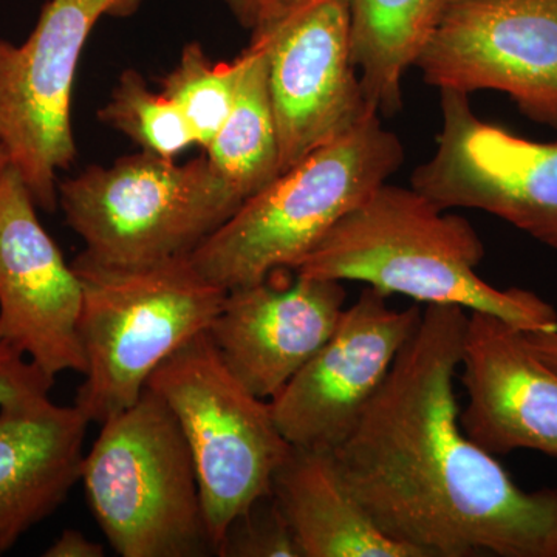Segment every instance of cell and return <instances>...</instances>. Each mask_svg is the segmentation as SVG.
I'll return each mask as SVG.
<instances>
[{
    "instance_id": "603a6c76",
    "label": "cell",
    "mask_w": 557,
    "mask_h": 557,
    "mask_svg": "<svg viewBox=\"0 0 557 557\" xmlns=\"http://www.w3.org/2000/svg\"><path fill=\"white\" fill-rule=\"evenodd\" d=\"M53 383L30 359L0 343V405L22 395L50 392Z\"/></svg>"
},
{
    "instance_id": "6da1fadb",
    "label": "cell",
    "mask_w": 557,
    "mask_h": 557,
    "mask_svg": "<svg viewBox=\"0 0 557 557\" xmlns=\"http://www.w3.org/2000/svg\"><path fill=\"white\" fill-rule=\"evenodd\" d=\"M468 317L424 306L333 456L381 531L423 557H557V490H523L461 428L454 381Z\"/></svg>"
},
{
    "instance_id": "ba28073f",
    "label": "cell",
    "mask_w": 557,
    "mask_h": 557,
    "mask_svg": "<svg viewBox=\"0 0 557 557\" xmlns=\"http://www.w3.org/2000/svg\"><path fill=\"white\" fill-rule=\"evenodd\" d=\"M145 0H50L22 46L0 39V141L36 207L53 212L58 171L76 157L72 94L91 30L131 17Z\"/></svg>"
},
{
    "instance_id": "cb8c5ba5",
    "label": "cell",
    "mask_w": 557,
    "mask_h": 557,
    "mask_svg": "<svg viewBox=\"0 0 557 557\" xmlns=\"http://www.w3.org/2000/svg\"><path fill=\"white\" fill-rule=\"evenodd\" d=\"M106 549L98 542L84 536L78 530H64L60 537L44 552L46 557H102Z\"/></svg>"
},
{
    "instance_id": "9a60e30c",
    "label": "cell",
    "mask_w": 557,
    "mask_h": 557,
    "mask_svg": "<svg viewBox=\"0 0 557 557\" xmlns=\"http://www.w3.org/2000/svg\"><path fill=\"white\" fill-rule=\"evenodd\" d=\"M460 369L468 397L460 423L472 442L494 457L534 450L557 458V372L520 330L471 311Z\"/></svg>"
},
{
    "instance_id": "ffe728a7",
    "label": "cell",
    "mask_w": 557,
    "mask_h": 557,
    "mask_svg": "<svg viewBox=\"0 0 557 557\" xmlns=\"http://www.w3.org/2000/svg\"><path fill=\"white\" fill-rule=\"evenodd\" d=\"M240 61L214 62L200 42L182 51L178 64L160 81L161 91L188 121L196 145L207 150L228 119L239 83Z\"/></svg>"
},
{
    "instance_id": "30bf717a",
    "label": "cell",
    "mask_w": 557,
    "mask_h": 557,
    "mask_svg": "<svg viewBox=\"0 0 557 557\" xmlns=\"http://www.w3.org/2000/svg\"><path fill=\"white\" fill-rule=\"evenodd\" d=\"M437 149L410 186L443 209H479L557 251V141L519 137L475 115L469 95L440 90Z\"/></svg>"
},
{
    "instance_id": "44dd1931",
    "label": "cell",
    "mask_w": 557,
    "mask_h": 557,
    "mask_svg": "<svg viewBox=\"0 0 557 557\" xmlns=\"http://www.w3.org/2000/svg\"><path fill=\"white\" fill-rule=\"evenodd\" d=\"M102 123L126 135L145 152L175 160L196 145L188 121L163 94L148 87L141 73L126 70L98 113Z\"/></svg>"
},
{
    "instance_id": "52a82bcc",
    "label": "cell",
    "mask_w": 557,
    "mask_h": 557,
    "mask_svg": "<svg viewBox=\"0 0 557 557\" xmlns=\"http://www.w3.org/2000/svg\"><path fill=\"white\" fill-rule=\"evenodd\" d=\"M146 387L163 399L188 443L215 555L230 523L271 493L292 445L269 399L237 380L208 332L178 348Z\"/></svg>"
},
{
    "instance_id": "d4e9b609",
    "label": "cell",
    "mask_w": 557,
    "mask_h": 557,
    "mask_svg": "<svg viewBox=\"0 0 557 557\" xmlns=\"http://www.w3.org/2000/svg\"><path fill=\"white\" fill-rule=\"evenodd\" d=\"M523 343L539 359L557 372V330L553 332H522Z\"/></svg>"
},
{
    "instance_id": "7a4b0ae2",
    "label": "cell",
    "mask_w": 557,
    "mask_h": 557,
    "mask_svg": "<svg viewBox=\"0 0 557 557\" xmlns=\"http://www.w3.org/2000/svg\"><path fill=\"white\" fill-rule=\"evenodd\" d=\"M483 258L485 245L467 219L412 186L386 182L339 219L295 273L493 314L520 332L557 330L555 307L536 293L487 284L478 273Z\"/></svg>"
},
{
    "instance_id": "7402d4cb",
    "label": "cell",
    "mask_w": 557,
    "mask_h": 557,
    "mask_svg": "<svg viewBox=\"0 0 557 557\" xmlns=\"http://www.w3.org/2000/svg\"><path fill=\"white\" fill-rule=\"evenodd\" d=\"M215 555L222 557H300L273 493L256 500L226 528Z\"/></svg>"
},
{
    "instance_id": "3957f363",
    "label": "cell",
    "mask_w": 557,
    "mask_h": 557,
    "mask_svg": "<svg viewBox=\"0 0 557 557\" xmlns=\"http://www.w3.org/2000/svg\"><path fill=\"white\" fill-rule=\"evenodd\" d=\"M403 159L397 135L384 129L379 113H370L245 200L189 258L226 292L276 271H295L339 219L399 170Z\"/></svg>"
},
{
    "instance_id": "9c48e42d",
    "label": "cell",
    "mask_w": 557,
    "mask_h": 557,
    "mask_svg": "<svg viewBox=\"0 0 557 557\" xmlns=\"http://www.w3.org/2000/svg\"><path fill=\"white\" fill-rule=\"evenodd\" d=\"M251 33L269 67L281 174L376 113L355 65L350 0H262Z\"/></svg>"
},
{
    "instance_id": "5b68a950",
    "label": "cell",
    "mask_w": 557,
    "mask_h": 557,
    "mask_svg": "<svg viewBox=\"0 0 557 557\" xmlns=\"http://www.w3.org/2000/svg\"><path fill=\"white\" fill-rule=\"evenodd\" d=\"M81 482L94 518L120 556L214 555L188 443L150 388L101 423L84 456Z\"/></svg>"
},
{
    "instance_id": "4316f807",
    "label": "cell",
    "mask_w": 557,
    "mask_h": 557,
    "mask_svg": "<svg viewBox=\"0 0 557 557\" xmlns=\"http://www.w3.org/2000/svg\"><path fill=\"white\" fill-rule=\"evenodd\" d=\"M11 166V160L9 156V150H7L5 145L0 141V183H2L3 175L9 171Z\"/></svg>"
},
{
    "instance_id": "4fadbf2b",
    "label": "cell",
    "mask_w": 557,
    "mask_h": 557,
    "mask_svg": "<svg viewBox=\"0 0 557 557\" xmlns=\"http://www.w3.org/2000/svg\"><path fill=\"white\" fill-rule=\"evenodd\" d=\"M36 208L20 172L10 166L0 183V343L51 379L84 373L83 287Z\"/></svg>"
},
{
    "instance_id": "8fae6325",
    "label": "cell",
    "mask_w": 557,
    "mask_h": 557,
    "mask_svg": "<svg viewBox=\"0 0 557 557\" xmlns=\"http://www.w3.org/2000/svg\"><path fill=\"white\" fill-rule=\"evenodd\" d=\"M416 67L440 90L502 91L557 129V0H450Z\"/></svg>"
},
{
    "instance_id": "2e32d148",
    "label": "cell",
    "mask_w": 557,
    "mask_h": 557,
    "mask_svg": "<svg viewBox=\"0 0 557 557\" xmlns=\"http://www.w3.org/2000/svg\"><path fill=\"white\" fill-rule=\"evenodd\" d=\"M89 418L50 392L0 405V556L50 518L81 482Z\"/></svg>"
},
{
    "instance_id": "484cf974",
    "label": "cell",
    "mask_w": 557,
    "mask_h": 557,
    "mask_svg": "<svg viewBox=\"0 0 557 557\" xmlns=\"http://www.w3.org/2000/svg\"><path fill=\"white\" fill-rule=\"evenodd\" d=\"M226 5L234 14L242 27L251 30L255 25L256 17H258V11L262 0H225Z\"/></svg>"
},
{
    "instance_id": "8992f818",
    "label": "cell",
    "mask_w": 557,
    "mask_h": 557,
    "mask_svg": "<svg viewBox=\"0 0 557 557\" xmlns=\"http://www.w3.org/2000/svg\"><path fill=\"white\" fill-rule=\"evenodd\" d=\"M58 203L84 255L138 267L190 255L244 201L207 156L177 163L141 150L64 180Z\"/></svg>"
},
{
    "instance_id": "ac0fdd59",
    "label": "cell",
    "mask_w": 557,
    "mask_h": 557,
    "mask_svg": "<svg viewBox=\"0 0 557 557\" xmlns=\"http://www.w3.org/2000/svg\"><path fill=\"white\" fill-rule=\"evenodd\" d=\"M450 0H350L351 47L362 91L379 115L403 108V78Z\"/></svg>"
},
{
    "instance_id": "d6986e66",
    "label": "cell",
    "mask_w": 557,
    "mask_h": 557,
    "mask_svg": "<svg viewBox=\"0 0 557 557\" xmlns=\"http://www.w3.org/2000/svg\"><path fill=\"white\" fill-rule=\"evenodd\" d=\"M239 61L233 108L208 146L207 157L245 201L281 175V143L265 53L251 42Z\"/></svg>"
},
{
    "instance_id": "7c38bea8",
    "label": "cell",
    "mask_w": 557,
    "mask_h": 557,
    "mask_svg": "<svg viewBox=\"0 0 557 557\" xmlns=\"http://www.w3.org/2000/svg\"><path fill=\"white\" fill-rule=\"evenodd\" d=\"M387 299L362 289L327 343L270 399L289 445L335 450L357 428L423 314L418 304L397 310Z\"/></svg>"
},
{
    "instance_id": "e0dca14e",
    "label": "cell",
    "mask_w": 557,
    "mask_h": 557,
    "mask_svg": "<svg viewBox=\"0 0 557 557\" xmlns=\"http://www.w3.org/2000/svg\"><path fill=\"white\" fill-rule=\"evenodd\" d=\"M271 493L300 557H423L381 531L347 485L333 450L292 446Z\"/></svg>"
},
{
    "instance_id": "277c9868",
    "label": "cell",
    "mask_w": 557,
    "mask_h": 557,
    "mask_svg": "<svg viewBox=\"0 0 557 557\" xmlns=\"http://www.w3.org/2000/svg\"><path fill=\"white\" fill-rule=\"evenodd\" d=\"M72 265L83 287L86 358L75 405L90 423L101 424L135 405L152 373L208 332L226 289L205 277L189 255L115 267L79 252Z\"/></svg>"
},
{
    "instance_id": "5bb4252c",
    "label": "cell",
    "mask_w": 557,
    "mask_h": 557,
    "mask_svg": "<svg viewBox=\"0 0 557 557\" xmlns=\"http://www.w3.org/2000/svg\"><path fill=\"white\" fill-rule=\"evenodd\" d=\"M347 293L343 282L276 274L226 292L209 338L231 372L259 398L276 397L335 332Z\"/></svg>"
}]
</instances>
